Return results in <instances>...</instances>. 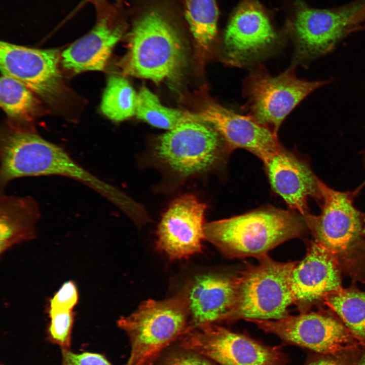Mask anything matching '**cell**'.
<instances>
[{
	"mask_svg": "<svg viewBox=\"0 0 365 365\" xmlns=\"http://www.w3.org/2000/svg\"><path fill=\"white\" fill-rule=\"evenodd\" d=\"M0 154L2 188L19 177L60 175L84 184L118 206L126 200L124 194L86 170L61 147L33 131L12 129L4 132Z\"/></svg>",
	"mask_w": 365,
	"mask_h": 365,
	"instance_id": "1",
	"label": "cell"
},
{
	"mask_svg": "<svg viewBox=\"0 0 365 365\" xmlns=\"http://www.w3.org/2000/svg\"><path fill=\"white\" fill-rule=\"evenodd\" d=\"M305 225L303 216L294 212L265 207L205 224L204 234L227 257L258 259L301 235Z\"/></svg>",
	"mask_w": 365,
	"mask_h": 365,
	"instance_id": "2",
	"label": "cell"
},
{
	"mask_svg": "<svg viewBox=\"0 0 365 365\" xmlns=\"http://www.w3.org/2000/svg\"><path fill=\"white\" fill-rule=\"evenodd\" d=\"M128 51L119 66L128 76L156 83L178 79L187 63V48L179 32L161 13L151 11L134 24Z\"/></svg>",
	"mask_w": 365,
	"mask_h": 365,
	"instance_id": "3",
	"label": "cell"
},
{
	"mask_svg": "<svg viewBox=\"0 0 365 365\" xmlns=\"http://www.w3.org/2000/svg\"><path fill=\"white\" fill-rule=\"evenodd\" d=\"M118 325L128 336L131 347L126 365H151L173 342L190 329V314L182 291L165 300L143 302Z\"/></svg>",
	"mask_w": 365,
	"mask_h": 365,
	"instance_id": "4",
	"label": "cell"
},
{
	"mask_svg": "<svg viewBox=\"0 0 365 365\" xmlns=\"http://www.w3.org/2000/svg\"><path fill=\"white\" fill-rule=\"evenodd\" d=\"M258 259V264L248 265L235 275V304L223 322L276 320L289 315L288 308L294 303L291 275L297 262H277L268 254Z\"/></svg>",
	"mask_w": 365,
	"mask_h": 365,
	"instance_id": "5",
	"label": "cell"
},
{
	"mask_svg": "<svg viewBox=\"0 0 365 365\" xmlns=\"http://www.w3.org/2000/svg\"><path fill=\"white\" fill-rule=\"evenodd\" d=\"M229 150L218 132L197 116L160 135L154 147L160 161L186 177L215 167Z\"/></svg>",
	"mask_w": 365,
	"mask_h": 365,
	"instance_id": "6",
	"label": "cell"
},
{
	"mask_svg": "<svg viewBox=\"0 0 365 365\" xmlns=\"http://www.w3.org/2000/svg\"><path fill=\"white\" fill-rule=\"evenodd\" d=\"M329 83L298 78L293 68L272 76L264 67L253 70L245 82L248 116L277 135L286 116L308 95Z\"/></svg>",
	"mask_w": 365,
	"mask_h": 365,
	"instance_id": "7",
	"label": "cell"
},
{
	"mask_svg": "<svg viewBox=\"0 0 365 365\" xmlns=\"http://www.w3.org/2000/svg\"><path fill=\"white\" fill-rule=\"evenodd\" d=\"M179 346L195 351L218 365H287L281 346H270L248 335L210 323L188 330Z\"/></svg>",
	"mask_w": 365,
	"mask_h": 365,
	"instance_id": "8",
	"label": "cell"
},
{
	"mask_svg": "<svg viewBox=\"0 0 365 365\" xmlns=\"http://www.w3.org/2000/svg\"><path fill=\"white\" fill-rule=\"evenodd\" d=\"M264 332L278 337L283 344L294 345L325 355L359 352L365 343L334 318L315 313L276 320L247 319Z\"/></svg>",
	"mask_w": 365,
	"mask_h": 365,
	"instance_id": "9",
	"label": "cell"
},
{
	"mask_svg": "<svg viewBox=\"0 0 365 365\" xmlns=\"http://www.w3.org/2000/svg\"><path fill=\"white\" fill-rule=\"evenodd\" d=\"M365 0L331 9H318L300 4L294 24L295 58L307 62L331 52L353 29L351 20Z\"/></svg>",
	"mask_w": 365,
	"mask_h": 365,
	"instance_id": "10",
	"label": "cell"
},
{
	"mask_svg": "<svg viewBox=\"0 0 365 365\" xmlns=\"http://www.w3.org/2000/svg\"><path fill=\"white\" fill-rule=\"evenodd\" d=\"M321 212L315 215L308 212L303 216L316 242L333 254L345 252L359 238L361 223L354 207L352 195L334 190L318 180Z\"/></svg>",
	"mask_w": 365,
	"mask_h": 365,
	"instance_id": "11",
	"label": "cell"
},
{
	"mask_svg": "<svg viewBox=\"0 0 365 365\" xmlns=\"http://www.w3.org/2000/svg\"><path fill=\"white\" fill-rule=\"evenodd\" d=\"M56 49H38L0 43V67L2 75L23 83L48 102H53L63 91Z\"/></svg>",
	"mask_w": 365,
	"mask_h": 365,
	"instance_id": "12",
	"label": "cell"
},
{
	"mask_svg": "<svg viewBox=\"0 0 365 365\" xmlns=\"http://www.w3.org/2000/svg\"><path fill=\"white\" fill-rule=\"evenodd\" d=\"M277 35L260 4L243 2L233 15L225 33L222 59L241 66L262 57L275 43Z\"/></svg>",
	"mask_w": 365,
	"mask_h": 365,
	"instance_id": "13",
	"label": "cell"
},
{
	"mask_svg": "<svg viewBox=\"0 0 365 365\" xmlns=\"http://www.w3.org/2000/svg\"><path fill=\"white\" fill-rule=\"evenodd\" d=\"M206 206L194 195L174 199L163 213L157 231L158 248L170 258H187L200 252L204 238Z\"/></svg>",
	"mask_w": 365,
	"mask_h": 365,
	"instance_id": "14",
	"label": "cell"
},
{
	"mask_svg": "<svg viewBox=\"0 0 365 365\" xmlns=\"http://www.w3.org/2000/svg\"><path fill=\"white\" fill-rule=\"evenodd\" d=\"M205 101L196 116L214 128L230 150L244 149L264 163L282 148L277 135L248 115L238 114L214 100Z\"/></svg>",
	"mask_w": 365,
	"mask_h": 365,
	"instance_id": "15",
	"label": "cell"
},
{
	"mask_svg": "<svg viewBox=\"0 0 365 365\" xmlns=\"http://www.w3.org/2000/svg\"><path fill=\"white\" fill-rule=\"evenodd\" d=\"M188 305L190 328L223 322L236 299V276L209 273L192 279L182 291Z\"/></svg>",
	"mask_w": 365,
	"mask_h": 365,
	"instance_id": "16",
	"label": "cell"
},
{
	"mask_svg": "<svg viewBox=\"0 0 365 365\" xmlns=\"http://www.w3.org/2000/svg\"><path fill=\"white\" fill-rule=\"evenodd\" d=\"M334 254L312 243L305 257L297 262L290 279L294 303L299 307L341 289V278Z\"/></svg>",
	"mask_w": 365,
	"mask_h": 365,
	"instance_id": "17",
	"label": "cell"
},
{
	"mask_svg": "<svg viewBox=\"0 0 365 365\" xmlns=\"http://www.w3.org/2000/svg\"><path fill=\"white\" fill-rule=\"evenodd\" d=\"M264 164L273 191L291 209L308 212V199L319 198L318 179L309 167L282 148Z\"/></svg>",
	"mask_w": 365,
	"mask_h": 365,
	"instance_id": "18",
	"label": "cell"
},
{
	"mask_svg": "<svg viewBox=\"0 0 365 365\" xmlns=\"http://www.w3.org/2000/svg\"><path fill=\"white\" fill-rule=\"evenodd\" d=\"M122 35L120 27H112L106 20H100L88 33L62 52V66L77 74L102 70Z\"/></svg>",
	"mask_w": 365,
	"mask_h": 365,
	"instance_id": "19",
	"label": "cell"
},
{
	"mask_svg": "<svg viewBox=\"0 0 365 365\" xmlns=\"http://www.w3.org/2000/svg\"><path fill=\"white\" fill-rule=\"evenodd\" d=\"M41 217L39 205L29 196L1 194L0 199V252L32 240L36 235Z\"/></svg>",
	"mask_w": 365,
	"mask_h": 365,
	"instance_id": "20",
	"label": "cell"
},
{
	"mask_svg": "<svg viewBox=\"0 0 365 365\" xmlns=\"http://www.w3.org/2000/svg\"><path fill=\"white\" fill-rule=\"evenodd\" d=\"M186 17L203 56L209 53L217 33L218 10L215 0H186Z\"/></svg>",
	"mask_w": 365,
	"mask_h": 365,
	"instance_id": "21",
	"label": "cell"
},
{
	"mask_svg": "<svg viewBox=\"0 0 365 365\" xmlns=\"http://www.w3.org/2000/svg\"><path fill=\"white\" fill-rule=\"evenodd\" d=\"M0 104L8 116L22 121L32 120L41 111L40 103L31 90L3 75L0 80Z\"/></svg>",
	"mask_w": 365,
	"mask_h": 365,
	"instance_id": "22",
	"label": "cell"
},
{
	"mask_svg": "<svg viewBox=\"0 0 365 365\" xmlns=\"http://www.w3.org/2000/svg\"><path fill=\"white\" fill-rule=\"evenodd\" d=\"M135 115L153 126L167 130L196 118L195 114L163 105L159 98L144 86L137 93Z\"/></svg>",
	"mask_w": 365,
	"mask_h": 365,
	"instance_id": "23",
	"label": "cell"
},
{
	"mask_svg": "<svg viewBox=\"0 0 365 365\" xmlns=\"http://www.w3.org/2000/svg\"><path fill=\"white\" fill-rule=\"evenodd\" d=\"M137 99V94L126 78L112 76L107 80L100 109L111 120L123 121L135 115Z\"/></svg>",
	"mask_w": 365,
	"mask_h": 365,
	"instance_id": "24",
	"label": "cell"
},
{
	"mask_svg": "<svg viewBox=\"0 0 365 365\" xmlns=\"http://www.w3.org/2000/svg\"><path fill=\"white\" fill-rule=\"evenodd\" d=\"M326 300L343 324L365 343V291L340 289L326 296Z\"/></svg>",
	"mask_w": 365,
	"mask_h": 365,
	"instance_id": "25",
	"label": "cell"
},
{
	"mask_svg": "<svg viewBox=\"0 0 365 365\" xmlns=\"http://www.w3.org/2000/svg\"><path fill=\"white\" fill-rule=\"evenodd\" d=\"M50 322L47 328V336L52 343L61 349H69L72 329L74 321L72 310H48Z\"/></svg>",
	"mask_w": 365,
	"mask_h": 365,
	"instance_id": "26",
	"label": "cell"
},
{
	"mask_svg": "<svg viewBox=\"0 0 365 365\" xmlns=\"http://www.w3.org/2000/svg\"><path fill=\"white\" fill-rule=\"evenodd\" d=\"M160 356L157 365H218L206 357L180 346L171 348Z\"/></svg>",
	"mask_w": 365,
	"mask_h": 365,
	"instance_id": "27",
	"label": "cell"
},
{
	"mask_svg": "<svg viewBox=\"0 0 365 365\" xmlns=\"http://www.w3.org/2000/svg\"><path fill=\"white\" fill-rule=\"evenodd\" d=\"M78 301V293L72 281L65 282L50 299L48 310H72Z\"/></svg>",
	"mask_w": 365,
	"mask_h": 365,
	"instance_id": "28",
	"label": "cell"
},
{
	"mask_svg": "<svg viewBox=\"0 0 365 365\" xmlns=\"http://www.w3.org/2000/svg\"><path fill=\"white\" fill-rule=\"evenodd\" d=\"M61 365H112L103 355L90 352L77 353L61 349Z\"/></svg>",
	"mask_w": 365,
	"mask_h": 365,
	"instance_id": "29",
	"label": "cell"
},
{
	"mask_svg": "<svg viewBox=\"0 0 365 365\" xmlns=\"http://www.w3.org/2000/svg\"><path fill=\"white\" fill-rule=\"evenodd\" d=\"M358 352L338 355H325L309 361L305 365H355Z\"/></svg>",
	"mask_w": 365,
	"mask_h": 365,
	"instance_id": "30",
	"label": "cell"
},
{
	"mask_svg": "<svg viewBox=\"0 0 365 365\" xmlns=\"http://www.w3.org/2000/svg\"><path fill=\"white\" fill-rule=\"evenodd\" d=\"M364 22H365V4L351 18V25L354 27Z\"/></svg>",
	"mask_w": 365,
	"mask_h": 365,
	"instance_id": "31",
	"label": "cell"
},
{
	"mask_svg": "<svg viewBox=\"0 0 365 365\" xmlns=\"http://www.w3.org/2000/svg\"><path fill=\"white\" fill-rule=\"evenodd\" d=\"M355 365H365V352L361 354Z\"/></svg>",
	"mask_w": 365,
	"mask_h": 365,
	"instance_id": "32",
	"label": "cell"
},
{
	"mask_svg": "<svg viewBox=\"0 0 365 365\" xmlns=\"http://www.w3.org/2000/svg\"><path fill=\"white\" fill-rule=\"evenodd\" d=\"M365 30V25L360 26L358 28V30Z\"/></svg>",
	"mask_w": 365,
	"mask_h": 365,
	"instance_id": "33",
	"label": "cell"
},
{
	"mask_svg": "<svg viewBox=\"0 0 365 365\" xmlns=\"http://www.w3.org/2000/svg\"><path fill=\"white\" fill-rule=\"evenodd\" d=\"M365 185V181L363 182V185H362V187Z\"/></svg>",
	"mask_w": 365,
	"mask_h": 365,
	"instance_id": "34",
	"label": "cell"
},
{
	"mask_svg": "<svg viewBox=\"0 0 365 365\" xmlns=\"http://www.w3.org/2000/svg\"><path fill=\"white\" fill-rule=\"evenodd\" d=\"M364 222H365V221H364ZM364 231V233H365V226H364V231Z\"/></svg>",
	"mask_w": 365,
	"mask_h": 365,
	"instance_id": "35",
	"label": "cell"
},
{
	"mask_svg": "<svg viewBox=\"0 0 365 365\" xmlns=\"http://www.w3.org/2000/svg\"><path fill=\"white\" fill-rule=\"evenodd\" d=\"M1 365H3V364H1Z\"/></svg>",
	"mask_w": 365,
	"mask_h": 365,
	"instance_id": "36",
	"label": "cell"
}]
</instances>
